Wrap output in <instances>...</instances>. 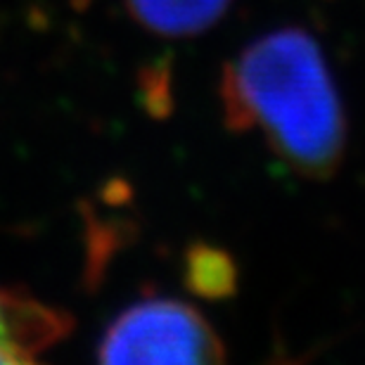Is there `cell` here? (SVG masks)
I'll list each match as a JSON object with an SVG mask.
<instances>
[{
  "instance_id": "obj_1",
  "label": "cell",
  "mask_w": 365,
  "mask_h": 365,
  "mask_svg": "<svg viewBox=\"0 0 365 365\" xmlns=\"http://www.w3.org/2000/svg\"><path fill=\"white\" fill-rule=\"evenodd\" d=\"M230 130H259L268 148L304 178L325 180L346 148V116L318 41L282 26L250 43L221 76Z\"/></svg>"
},
{
  "instance_id": "obj_2",
  "label": "cell",
  "mask_w": 365,
  "mask_h": 365,
  "mask_svg": "<svg viewBox=\"0 0 365 365\" xmlns=\"http://www.w3.org/2000/svg\"><path fill=\"white\" fill-rule=\"evenodd\" d=\"M102 363H223L225 346L214 325L180 299L152 297L130 304L102 334Z\"/></svg>"
},
{
  "instance_id": "obj_3",
  "label": "cell",
  "mask_w": 365,
  "mask_h": 365,
  "mask_svg": "<svg viewBox=\"0 0 365 365\" xmlns=\"http://www.w3.org/2000/svg\"><path fill=\"white\" fill-rule=\"evenodd\" d=\"M74 320L26 289L0 284V365L36 363L67 337Z\"/></svg>"
},
{
  "instance_id": "obj_4",
  "label": "cell",
  "mask_w": 365,
  "mask_h": 365,
  "mask_svg": "<svg viewBox=\"0 0 365 365\" xmlns=\"http://www.w3.org/2000/svg\"><path fill=\"white\" fill-rule=\"evenodd\" d=\"M232 0H126L138 24L169 38L207 31L223 17Z\"/></svg>"
},
{
  "instance_id": "obj_5",
  "label": "cell",
  "mask_w": 365,
  "mask_h": 365,
  "mask_svg": "<svg viewBox=\"0 0 365 365\" xmlns=\"http://www.w3.org/2000/svg\"><path fill=\"white\" fill-rule=\"evenodd\" d=\"M185 287L204 299H225L237 287L235 261L225 250L195 242L185 254Z\"/></svg>"
}]
</instances>
